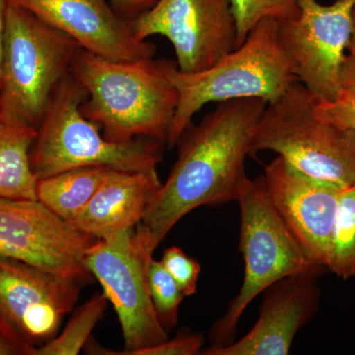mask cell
I'll use <instances>...</instances> for the list:
<instances>
[{
  "label": "cell",
  "mask_w": 355,
  "mask_h": 355,
  "mask_svg": "<svg viewBox=\"0 0 355 355\" xmlns=\"http://www.w3.org/2000/svg\"><path fill=\"white\" fill-rule=\"evenodd\" d=\"M268 102L244 98L220 102L200 123L191 121L176 142L168 179L135 228L151 252L187 214L200 207L236 202L257 123Z\"/></svg>",
  "instance_id": "1"
},
{
  "label": "cell",
  "mask_w": 355,
  "mask_h": 355,
  "mask_svg": "<svg viewBox=\"0 0 355 355\" xmlns=\"http://www.w3.org/2000/svg\"><path fill=\"white\" fill-rule=\"evenodd\" d=\"M69 72L87 92L81 113L105 139L128 142L146 137L167 144L179 93L163 58L113 60L81 49Z\"/></svg>",
  "instance_id": "2"
},
{
  "label": "cell",
  "mask_w": 355,
  "mask_h": 355,
  "mask_svg": "<svg viewBox=\"0 0 355 355\" xmlns=\"http://www.w3.org/2000/svg\"><path fill=\"white\" fill-rule=\"evenodd\" d=\"M163 67L179 93L167 139L169 148L176 146L193 116L207 103L244 98L272 102L298 81L293 64L280 44L279 22L270 18L261 20L241 46L209 69L187 73L176 62L164 58Z\"/></svg>",
  "instance_id": "3"
},
{
  "label": "cell",
  "mask_w": 355,
  "mask_h": 355,
  "mask_svg": "<svg viewBox=\"0 0 355 355\" xmlns=\"http://www.w3.org/2000/svg\"><path fill=\"white\" fill-rule=\"evenodd\" d=\"M86 99L85 89L69 72L51 95L37 128L30 153L37 179L91 166L125 172L157 168L167 146L164 140L141 137L128 142L110 141L81 113Z\"/></svg>",
  "instance_id": "4"
},
{
  "label": "cell",
  "mask_w": 355,
  "mask_h": 355,
  "mask_svg": "<svg viewBox=\"0 0 355 355\" xmlns=\"http://www.w3.org/2000/svg\"><path fill=\"white\" fill-rule=\"evenodd\" d=\"M317 102L299 81L268 102L257 123L250 155L275 151L301 176L347 188L355 184V132L318 119Z\"/></svg>",
  "instance_id": "5"
},
{
  "label": "cell",
  "mask_w": 355,
  "mask_h": 355,
  "mask_svg": "<svg viewBox=\"0 0 355 355\" xmlns=\"http://www.w3.org/2000/svg\"><path fill=\"white\" fill-rule=\"evenodd\" d=\"M241 212L239 251L245 261L241 288L225 314L210 329V347L234 342L248 306L277 280L299 273H323L328 268L311 261L282 220L266 190L263 175L243 180L237 200Z\"/></svg>",
  "instance_id": "6"
},
{
  "label": "cell",
  "mask_w": 355,
  "mask_h": 355,
  "mask_svg": "<svg viewBox=\"0 0 355 355\" xmlns=\"http://www.w3.org/2000/svg\"><path fill=\"white\" fill-rule=\"evenodd\" d=\"M81 46L23 7L9 4L0 103L38 128L51 95L69 73Z\"/></svg>",
  "instance_id": "7"
},
{
  "label": "cell",
  "mask_w": 355,
  "mask_h": 355,
  "mask_svg": "<svg viewBox=\"0 0 355 355\" xmlns=\"http://www.w3.org/2000/svg\"><path fill=\"white\" fill-rule=\"evenodd\" d=\"M153 258V252L137 239L135 228L96 240L84 254V265L101 284L120 322L125 349L114 354L137 355L169 338L149 289Z\"/></svg>",
  "instance_id": "8"
},
{
  "label": "cell",
  "mask_w": 355,
  "mask_h": 355,
  "mask_svg": "<svg viewBox=\"0 0 355 355\" xmlns=\"http://www.w3.org/2000/svg\"><path fill=\"white\" fill-rule=\"evenodd\" d=\"M298 17L279 22L282 49L299 83L319 102L336 100L342 92L340 69L354 31L355 0L321 6L317 0H296Z\"/></svg>",
  "instance_id": "9"
},
{
  "label": "cell",
  "mask_w": 355,
  "mask_h": 355,
  "mask_svg": "<svg viewBox=\"0 0 355 355\" xmlns=\"http://www.w3.org/2000/svg\"><path fill=\"white\" fill-rule=\"evenodd\" d=\"M96 240L39 200L0 197V256L85 286L94 277L84 265V254Z\"/></svg>",
  "instance_id": "10"
},
{
  "label": "cell",
  "mask_w": 355,
  "mask_h": 355,
  "mask_svg": "<svg viewBox=\"0 0 355 355\" xmlns=\"http://www.w3.org/2000/svg\"><path fill=\"white\" fill-rule=\"evenodd\" d=\"M132 21L140 41L154 35L169 40L187 73L209 69L237 49L230 0H156Z\"/></svg>",
  "instance_id": "11"
},
{
  "label": "cell",
  "mask_w": 355,
  "mask_h": 355,
  "mask_svg": "<svg viewBox=\"0 0 355 355\" xmlns=\"http://www.w3.org/2000/svg\"><path fill=\"white\" fill-rule=\"evenodd\" d=\"M81 286L27 261L0 256V315L36 349L57 336Z\"/></svg>",
  "instance_id": "12"
},
{
  "label": "cell",
  "mask_w": 355,
  "mask_h": 355,
  "mask_svg": "<svg viewBox=\"0 0 355 355\" xmlns=\"http://www.w3.org/2000/svg\"><path fill=\"white\" fill-rule=\"evenodd\" d=\"M76 40L84 50L113 60L153 58L157 48L137 39L132 21L108 0H7Z\"/></svg>",
  "instance_id": "13"
},
{
  "label": "cell",
  "mask_w": 355,
  "mask_h": 355,
  "mask_svg": "<svg viewBox=\"0 0 355 355\" xmlns=\"http://www.w3.org/2000/svg\"><path fill=\"white\" fill-rule=\"evenodd\" d=\"M273 207L311 261L328 268L331 229L343 189L312 181L277 156L265 168Z\"/></svg>",
  "instance_id": "14"
},
{
  "label": "cell",
  "mask_w": 355,
  "mask_h": 355,
  "mask_svg": "<svg viewBox=\"0 0 355 355\" xmlns=\"http://www.w3.org/2000/svg\"><path fill=\"white\" fill-rule=\"evenodd\" d=\"M322 273L289 275L263 291L260 316L251 331L229 345L202 349L203 355H287L300 331L316 314Z\"/></svg>",
  "instance_id": "15"
},
{
  "label": "cell",
  "mask_w": 355,
  "mask_h": 355,
  "mask_svg": "<svg viewBox=\"0 0 355 355\" xmlns=\"http://www.w3.org/2000/svg\"><path fill=\"white\" fill-rule=\"evenodd\" d=\"M161 184L157 168L141 172L108 169L90 202L69 223L96 239L135 228Z\"/></svg>",
  "instance_id": "16"
},
{
  "label": "cell",
  "mask_w": 355,
  "mask_h": 355,
  "mask_svg": "<svg viewBox=\"0 0 355 355\" xmlns=\"http://www.w3.org/2000/svg\"><path fill=\"white\" fill-rule=\"evenodd\" d=\"M37 128L0 103V197L37 200L30 153Z\"/></svg>",
  "instance_id": "17"
},
{
  "label": "cell",
  "mask_w": 355,
  "mask_h": 355,
  "mask_svg": "<svg viewBox=\"0 0 355 355\" xmlns=\"http://www.w3.org/2000/svg\"><path fill=\"white\" fill-rule=\"evenodd\" d=\"M109 168H73L37 180L36 198L46 209L71 221L90 202Z\"/></svg>",
  "instance_id": "18"
},
{
  "label": "cell",
  "mask_w": 355,
  "mask_h": 355,
  "mask_svg": "<svg viewBox=\"0 0 355 355\" xmlns=\"http://www.w3.org/2000/svg\"><path fill=\"white\" fill-rule=\"evenodd\" d=\"M108 306L104 293L96 292L84 304L79 306L60 336L37 347L35 355H77L91 338V334L102 319Z\"/></svg>",
  "instance_id": "19"
},
{
  "label": "cell",
  "mask_w": 355,
  "mask_h": 355,
  "mask_svg": "<svg viewBox=\"0 0 355 355\" xmlns=\"http://www.w3.org/2000/svg\"><path fill=\"white\" fill-rule=\"evenodd\" d=\"M328 270L343 279L355 277V184L343 189L338 198Z\"/></svg>",
  "instance_id": "20"
},
{
  "label": "cell",
  "mask_w": 355,
  "mask_h": 355,
  "mask_svg": "<svg viewBox=\"0 0 355 355\" xmlns=\"http://www.w3.org/2000/svg\"><path fill=\"white\" fill-rule=\"evenodd\" d=\"M237 30V48L261 20L284 22L298 17L296 0H230Z\"/></svg>",
  "instance_id": "21"
},
{
  "label": "cell",
  "mask_w": 355,
  "mask_h": 355,
  "mask_svg": "<svg viewBox=\"0 0 355 355\" xmlns=\"http://www.w3.org/2000/svg\"><path fill=\"white\" fill-rule=\"evenodd\" d=\"M149 289L159 322L169 333L177 326L179 307L184 295L160 261L151 259L148 266Z\"/></svg>",
  "instance_id": "22"
},
{
  "label": "cell",
  "mask_w": 355,
  "mask_h": 355,
  "mask_svg": "<svg viewBox=\"0 0 355 355\" xmlns=\"http://www.w3.org/2000/svg\"><path fill=\"white\" fill-rule=\"evenodd\" d=\"M160 261L176 282L184 297L197 293L198 277L202 270L197 260L188 256L181 248L173 246L163 252Z\"/></svg>",
  "instance_id": "23"
},
{
  "label": "cell",
  "mask_w": 355,
  "mask_h": 355,
  "mask_svg": "<svg viewBox=\"0 0 355 355\" xmlns=\"http://www.w3.org/2000/svg\"><path fill=\"white\" fill-rule=\"evenodd\" d=\"M315 116L320 120L355 132V96L342 92L334 101L316 103Z\"/></svg>",
  "instance_id": "24"
},
{
  "label": "cell",
  "mask_w": 355,
  "mask_h": 355,
  "mask_svg": "<svg viewBox=\"0 0 355 355\" xmlns=\"http://www.w3.org/2000/svg\"><path fill=\"white\" fill-rule=\"evenodd\" d=\"M205 338L202 334L180 331L172 340H167L144 350L137 355H196L200 354Z\"/></svg>",
  "instance_id": "25"
},
{
  "label": "cell",
  "mask_w": 355,
  "mask_h": 355,
  "mask_svg": "<svg viewBox=\"0 0 355 355\" xmlns=\"http://www.w3.org/2000/svg\"><path fill=\"white\" fill-rule=\"evenodd\" d=\"M35 350L0 315V355H35Z\"/></svg>",
  "instance_id": "26"
},
{
  "label": "cell",
  "mask_w": 355,
  "mask_h": 355,
  "mask_svg": "<svg viewBox=\"0 0 355 355\" xmlns=\"http://www.w3.org/2000/svg\"><path fill=\"white\" fill-rule=\"evenodd\" d=\"M155 2L156 0H110V3L118 12L130 19L153 7Z\"/></svg>",
  "instance_id": "27"
},
{
  "label": "cell",
  "mask_w": 355,
  "mask_h": 355,
  "mask_svg": "<svg viewBox=\"0 0 355 355\" xmlns=\"http://www.w3.org/2000/svg\"><path fill=\"white\" fill-rule=\"evenodd\" d=\"M347 50L349 55H345L340 69V88L342 92L355 96V49Z\"/></svg>",
  "instance_id": "28"
},
{
  "label": "cell",
  "mask_w": 355,
  "mask_h": 355,
  "mask_svg": "<svg viewBox=\"0 0 355 355\" xmlns=\"http://www.w3.org/2000/svg\"><path fill=\"white\" fill-rule=\"evenodd\" d=\"M7 0H0V76H1L2 53H3L4 34H6Z\"/></svg>",
  "instance_id": "29"
},
{
  "label": "cell",
  "mask_w": 355,
  "mask_h": 355,
  "mask_svg": "<svg viewBox=\"0 0 355 355\" xmlns=\"http://www.w3.org/2000/svg\"><path fill=\"white\" fill-rule=\"evenodd\" d=\"M349 49H355V11H354V31H352V41H350Z\"/></svg>",
  "instance_id": "30"
}]
</instances>
